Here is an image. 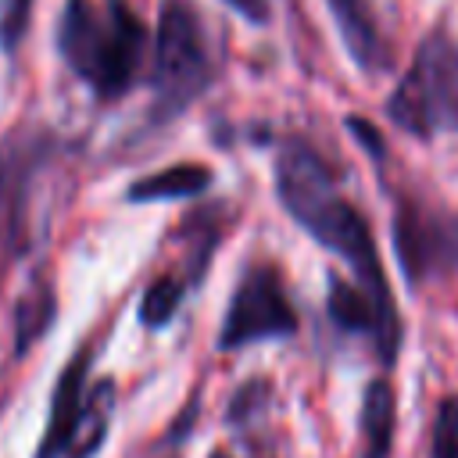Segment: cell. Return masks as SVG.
I'll return each instance as SVG.
<instances>
[{"instance_id": "cell-4", "label": "cell", "mask_w": 458, "mask_h": 458, "mask_svg": "<svg viewBox=\"0 0 458 458\" xmlns=\"http://www.w3.org/2000/svg\"><path fill=\"white\" fill-rule=\"evenodd\" d=\"M208 29L190 0H165L154 43V118H175L211 82Z\"/></svg>"}, {"instance_id": "cell-12", "label": "cell", "mask_w": 458, "mask_h": 458, "mask_svg": "<svg viewBox=\"0 0 458 458\" xmlns=\"http://www.w3.org/2000/svg\"><path fill=\"white\" fill-rule=\"evenodd\" d=\"M54 322V293L50 286H39L36 293L21 297L18 315H14V347L25 351L39 333H47V326Z\"/></svg>"}, {"instance_id": "cell-16", "label": "cell", "mask_w": 458, "mask_h": 458, "mask_svg": "<svg viewBox=\"0 0 458 458\" xmlns=\"http://www.w3.org/2000/svg\"><path fill=\"white\" fill-rule=\"evenodd\" d=\"M233 11H240L247 21H268V0H225Z\"/></svg>"}, {"instance_id": "cell-19", "label": "cell", "mask_w": 458, "mask_h": 458, "mask_svg": "<svg viewBox=\"0 0 458 458\" xmlns=\"http://www.w3.org/2000/svg\"><path fill=\"white\" fill-rule=\"evenodd\" d=\"M211 458H225V454H222V451H215V454H211Z\"/></svg>"}, {"instance_id": "cell-9", "label": "cell", "mask_w": 458, "mask_h": 458, "mask_svg": "<svg viewBox=\"0 0 458 458\" xmlns=\"http://www.w3.org/2000/svg\"><path fill=\"white\" fill-rule=\"evenodd\" d=\"M394 444V386L372 379L361 397V458H386Z\"/></svg>"}, {"instance_id": "cell-18", "label": "cell", "mask_w": 458, "mask_h": 458, "mask_svg": "<svg viewBox=\"0 0 458 458\" xmlns=\"http://www.w3.org/2000/svg\"><path fill=\"white\" fill-rule=\"evenodd\" d=\"M4 179H7V157L0 154V190H4Z\"/></svg>"}, {"instance_id": "cell-17", "label": "cell", "mask_w": 458, "mask_h": 458, "mask_svg": "<svg viewBox=\"0 0 458 458\" xmlns=\"http://www.w3.org/2000/svg\"><path fill=\"white\" fill-rule=\"evenodd\" d=\"M347 129H351V132H354V136H358V140H361L376 157L383 154V147H379V132H376L369 122H361V118H347Z\"/></svg>"}, {"instance_id": "cell-15", "label": "cell", "mask_w": 458, "mask_h": 458, "mask_svg": "<svg viewBox=\"0 0 458 458\" xmlns=\"http://www.w3.org/2000/svg\"><path fill=\"white\" fill-rule=\"evenodd\" d=\"M32 18V0H0V47L18 50V43L29 32Z\"/></svg>"}, {"instance_id": "cell-10", "label": "cell", "mask_w": 458, "mask_h": 458, "mask_svg": "<svg viewBox=\"0 0 458 458\" xmlns=\"http://www.w3.org/2000/svg\"><path fill=\"white\" fill-rule=\"evenodd\" d=\"M211 168L208 165H172L161 168L140 182L129 186V200H172V197H193L208 190Z\"/></svg>"}, {"instance_id": "cell-1", "label": "cell", "mask_w": 458, "mask_h": 458, "mask_svg": "<svg viewBox=\"0 0 458 458\" xmlns=\"http://www.w3.org/2000/svg\"><path fill=\"white\" fill-rule=\"evenodd\" d=\"M276 193L283 200V208L329 250H336L351 268H354V283L361 290L372 293V301L397 318L369 222L361 218V211L354 204H347L336 193V179L329 172V165L308 147V143H286L276 157Z\"/></svg>"}, {"instance_id": "cell-2", "label": "cell", "mask_w": 458, "mask_h": 458, "mask_svg": "<svg viewBox=\"0 0 458 458\" xmlns=\"http://www.w3.org/2000/svg\"><path fill=\"white\" fill-rule=\"evenodd\" d=\"M143 43L147 32L129 0H68L57 25L64 64L89 82L100 100H114L136 82Z\"/></svg>"}, {"instance_id": "cell-11", "label": "cell", "mask_w": 458, "mask_h": 458, "mask_svg": "<svg viewBox=\"0 0 458 458\" xmlns=\"http://www.w3.org/2000/svg\"><path fill=\"white\" fill-rule=\"evenodd\" d=\"M111 401H114V386L111 379H100L89 394H86V408H82V422H79V433L72 440V451L68 458H89L104 433H107V419H111Z\"/></svg>"}, {"instance_id": "cell-13", "label": "cell", "mask_w": 458, "mask_h": 458, "mask_svg": "<svg viewBox=\"0 0 458 458\" xmlns=\"http://www.w3.org/2000/svg\"><path fill=\"white\" fill-rule=\"evenodd\" d=\"M179 301H182V283H179L175 276H161V279L143 293V301H140V322H143L147 329H161L165 322H172Z\"/></svg>"}, {"instance_id": "cell-8", "label": "cell", "mask_w": 458, "mask_h": 458, "mask_svg": "<svg viewBox=\"0 0 458 458\" xmlns=\"http://www.w3.org/2000/svg\"><path fill=\"white\" fill-rule=\"evenodd\" d=\"M326 4L333 11V21H336V29L344 36V47L354 57V64H361L365 72L386 68L390 50H386V43L379 36L372 4L369 0H326Z\"/></svg>"}, {"instance_id": "cell-5", "label": "cell", "mask_w": 458, "mask_h": 458, "mask_svg": "<svg viewBox=\"0 0 458 458\" xmlns=\"http://www.w3.org/2000/svg\"><path fill=\"white\" fill-rule=\"evenodd\" d=\"M293 329H297V315L283 293V283H279L276 268L261 265L240 279V286L225 308L218 347L233 351V347H243V344H254L265 336H290Z\"/></svg>"}, {"instance_id": "cell-6", "label": "cell", "mask_w": 458, "mask_h": 458, "mask_svg": "<svg viewBox=\"0 0 458 458\" xmlns=\"http://www.w3.org/2000/svg\"><path fill=\"white\" fill-rule=\"evenodd\" d=\"M394 247L411 283L458 268V218L404 200L394 215Z\"/></svg>"}, {"instance_id": "cell-3", "label": "cell", "mask_w": 458, "mask_h": 458, "mask_svg": "<svg viewBox=\"0 0 458 458\" xmlns=\"http://www.w3.org/2000/svg\"><path fill=\"white\" fill-rule=\"evenodd\" d=\"M386 114L397 129L419 140L458 132V39L444 25L419 43L386 100Z\"/></svg>"}, {"instance_id": "cell-14", "label": "cell", "mask_w": 458, "mask_h": 458, "mask_svg": "<svg viewBox=\"0 0 458 458\" xmlns=\"http://www.w3.org/2000/svg\"><path fill=\"white\" fill-rule=\"evenodd\" d=\"M433 458H458V397H444L437 408Z\"/></svg>"}, {"instance_id": "cell-7", "label": "cell", "mask_w": 458, "mask_h": 458, "mask_svg": "<svg viewBox=\"0 0 458 458\" xmlns=\"http://www.w3.org/2000/svg\"><path fill=\"white\" fill-rule=\"evenodd\" d=\"M86 354H79L64 376L57 379L54 386V404H50V419H47V429H43V440H39V451L36 458H61L72 451V440L79 433V422H82V408H86Z\"/></svg>"}]
</instances>
